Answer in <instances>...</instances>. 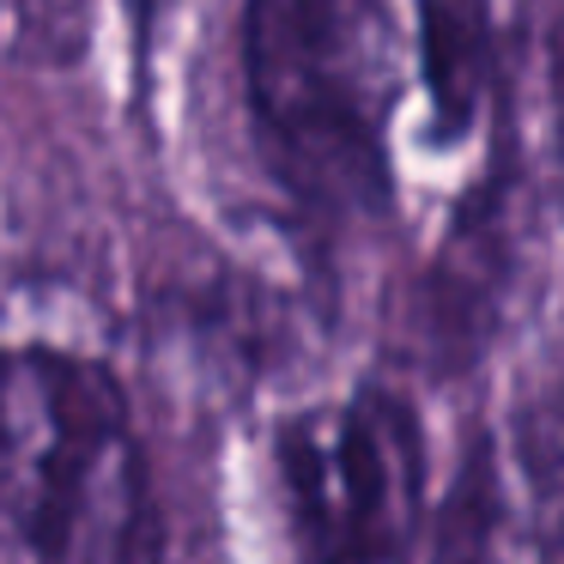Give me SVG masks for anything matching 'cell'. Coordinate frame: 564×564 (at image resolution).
<instances>
[{
    "label": "cell",
    "instance_id": "1",
    "mask_svg": "<svg viewBox=\"0 0 564 564\" xmlns=\"http://www.w3.org/2000/svg\"><path fill=\"white\" fill-rule=\"evenodd\" d=\"M0 546L31 564H159L147 455L91 358L0 352Z\"/></svg>",
    "mask_w": 564,
    "mask_h": 564
},
{
    "label": "cell",
    "instance_id": "2",
    "mask_svg": "<svg viewBox=\"0 0 564 564\" xmlns=\"http://www.w3.org/2000/svg\"><path fill=\"white\" fill-rule=\"evenodd\" d=\"M249 98L268 159L316 213H365L389 195L382 128L406 50L394 0H249Z\"/></svg>",
    "mask_w": 564,
    "mask_h": 564
},
{
    "label": "cell",
    "instance_id": "3",
    "mask_svg": "<svg viewBox=\"0 0 564 564\" xmlns=\"http://www.w3.org/2000/svg\"><path fill=\"white\" fill-rule=\"evenodd\" d=\"M292 479L316 564H401L425 491L419 419L401 394L365 389L334 431L292 443Z\"/></svg>",
    "mask_w": 564,
    "mask_h": 564
},
{
    "label": "cell",
    "instance_id": "4",
    "mask_svg": "<svg viewBox=\"0 0 564 564\" xmlns=\"http://www.w3.org/2000/svg\"><path fill=\"white\" fill-rule=\"evenodd\" d=\"M419 74H425L437 116L462 128L474 116L479 74H486V25H479L474 0H425V25H419Z\"/></svg>",
    "mask_w": 564,
    "mask_h": 564
},
{
    "label": "cell",
    "instance_id": "5",
    "mask_svg": "<svg viewBox=\"0 0 564 564\" xmlns=\"http://www.w3.org/2000/svg\"><path fill=\"white\" fill-rule=\"evenodd\" d=\"M491 528H498V498H491L486 462H474L462 467V486H455L449 522L437 540V564H491Z\"/></svg>",
    "mask_w": 564,
    "mask_h": 564
}]
</instances>
